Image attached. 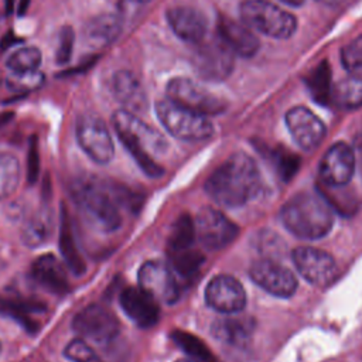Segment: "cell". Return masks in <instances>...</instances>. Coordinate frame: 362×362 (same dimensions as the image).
I'll return each mask as SVG.
<instances>
[{
	"mask_svg": "<svg viewBox=\"0 0 362 362\" xmlns=\"http://www.w3.org/2000/svg\"><path fill=\"white\" fill-rule=\"evenodd\" d=\"M177 362H201V361H197V359H192V358H185V359H180Z\"/></svg>",
	"mask_w": 362,
	"mask_h": 362,
	"instance_id": "bcb514c9",
	"label": "cell"
},
{
	"mask_svg": "<svg viewBox=\"0 0 362 362\" xmlns=\"http://www.w3.org/2000/svg\"><path fill=\"white\" fill-rule=\"evenodd\" d=\"M250 279L276 297H291L297 290V279L284 266L270 259L255 262L249 270Z\"/></svg>",
	"mask_w": 362,
	"mask_h": 362,
	"instance_id": "9a60e30c",
	"label": "cell"
},
{
	"mask_svg": "<svg viewBox=\"0 0 362 362\" xmlns=\"http://www.w3.org/2000/svg\"><path fill=\"white\" fill-rule=\"evenodd\" d=\"M198 45L194 58L197 74L209 81H223L232 72L233 54L219 38Z\"/></svg>",
	"mask_w": 362,
	"mask_h": 362,
	"instance_id": "4fadbf2b",
	"label": "cell"
},
{
	"mask_svg": "<svg viewBox=\"0 0 362 362\" xmlns=\"http://www.w3.org/2000/svg\"><path fill=\"white\" fill-rule=\"evenodd\" d=\"M75 44V31L71 25H64L58 34V47L55 51V61L58 65H65L71 59Z\"/></svg>",
	"mask_w": 362,
	"mask_h": 362,
	"instance_id": "74e56055",
	"label": "cell"
},
{
	"mask_svg": "<svg viewBox=\"0 0 362 362\" xmlns=\"http://www.w3.org/2000/svg\"><path fill=\"white\" fill-rule=\"evenodd\" d=\"M341 61L351 75L362 76V35L354 38L342 48Z\"/></svg>",
	"mask_w": 362,
	"mask_h": 362,
	"instance_id": "d590c367",
	"label": "cell"
},
{
	"mask_svg": "<svg viewBox=\"0 0 362 362\" xmlns=\"http://www.w3.org/2000/svg\"><path fill=\"white\" fill-rule=\"evenodd\" d=\"M167 21L173 33L182 41L199 44L208 33L205 16L191 6H174L167 10Z\"/></svg>",
	"mask_w": 362,
	"mask_h": 362,
	"instance_id": "d6986e66",
	"label": "cell"
},
{
	"mask_svg": "<svg viewBox=\"0 0 362 362\" xmlns=\"http://www.w3.org/2000/svg\"><path fill=\"white\" fill-rule=\"evenodd\" d=\"M21 167L18 158L6 151H0V201L11 197L20 184Z\"/></svg>",
	"mask_w": 362,
	"mask_h": 362,
	"instance_id": "f1b7e54d",
	"label": "cell"
},
{
	"mask_svg": "<svg viewBox=\"0 0 362 362\" xmlns=\"http://www.w3.org/2000/svg\"><path fill=\"white\" fill-rule=\"evenodd\" d=\"M112 90L123 107L132 113L144 112L147 109V95L139 78L127 71H116L112 78Z\"/></svg>",
	"mask_w": 362,
	"mask_h": 362,
	"instance_id": "7402d4cb",
	"label": "cell"
},
{
	"mask_svg": "<svg viewBox=\"0 0 362 362\" xmlns=\"http://www.w3.org/2000/svg\"><path fill=\"white\" fill-rule=\"evenodd\" d=\"M40 173V151H38V140L35 136H31L28 144L27 154V180L33 184L38 178Z\"/></svg>",
	"mask_w": 362,
	"mask_h": 362,
	"instance_id": "f35d334b",
	"label": "cell"
},
{
	"mask_svg": "<svg viewBox=\"0 0 362 362\" xmlns=\"http://www.w3.org/2000/svg\"><path fill=\"white\" fill-rule=\"evenodd\" d=\"M72 329L86 339L105 345L117 337L120 324L116 315L102 304H89L74 317Z\"/></svg>",
	"mask_w": 362,
	"mask_h": 362,
	"instance_id": "9c48e42d",
	"label": "cell"
},
{
	"mask_svg": "<svg viewBox=\"0 0 362 362\" xmlns=\"http://www.w3.org/2000/svg\"><path fill=\"white\" fill-rule=\"evenodd\" d=\"M194 239H195L194 221L189 218V215L184 214L174 223V228L168 239V250L188 249L192 246Z\"/></svg>",
	"mask_w": 362,
	"mask_h": 362,
	"instance_id": "d6a6232c",
	"label": "cell"
},
{
	"mask_svg": "<svg viewBox=\"0 0 362 362\" xmlns=\"http://www.w3.org/2000/svg\"><path fill=\"white\" fill-rule=\"evenodd\" d=\"M58 242H59V252L65 262V266L69 272L75 276H82L86 272L85 260L76 246V240L74 236L71 219L68 209L64 204H61L59 211V226H58Z\"/></svg>",
	"mask_w": 362,
	"mask_h": 362,
	"instance_id": "603a6c76",
	"label": "cell"
},
{
	"mask_svg": "<svg viewBox=\"0 0 362 362\" xmlns=\"http://www.w3.org/2000/svg\"><path fill=\"white\" fill-rule=\"evenodd\" d=\"M205 300L209 307L223 314H235L245 308L246 293L242 284L232 276H215L205 288Z\"/></svg>",
	"mask_w": 362,
	"mask_h": 362,
	"instance_id": "e0dca14e",
	"label": "cell"
},
{
	"mask_svg": "<svg viewBox=\"0 0 362 362\" xmlns=\"http://www.w3.org/2000/svg\"><path fill=\"white\" fill-rule=\"evenodd\" d=\"M167 98L204 116L218 115L226 109V102L222 98L185 76H175L168 81Z\"/></svg>",
	"mask_w": 362,
	"mask_h": 362,
	"instance_id": "52a82bcc",
	"label": "cell"
},
{
	"mask_svg": "<svg viewBox=\"0 0 362 362\" xmlns=\"http://www.w3.org/2000/svg\"><path fill=\"white\" fill-rule=\"evenodd\" d=\"M171 337L175 341V344L187 355H189V358L201 362H214L209 349L205 346V344L201 339L195 338L188 332H181V331H174Z\"/></svg>",
	"mask_w": 362,
	"mask_h": 362,
	"instance_id": "836d02e7",
	"label": "cell"
},
{
	"mask_svg": "<svg viewBox=\"0 0 362 362\" xmlns=\"http://www.w3.org/2000/svg\"><path fill=\"white\" fill-rule=\"evenodd\" d=\"M139 286L157 303L173 304L180 297V286L173 269L160 260H148L139 269Z\"/></svg>",
	"mask_w": 362,
	"mask_h": 362,
	"instance_id": "8fae6325",
	"label": "cell"
},
{
	"mask_svg": "<svg viewBox=\"0 0 362 362\" xmlns=\"http://www.w3.org/2000/svg\"><path fill=\"white\" fill-rule=\"evenodd\" d=\"M14 117V113L13 112H3L0 113V129L4 127L6 124H8Z\"/></svg>",
	"mask_w": 362,
	"mask_h": 362,
	"instance_id": "b9f144b4",
	"label": "cell"
},
{
	"mask_svg": "<svg viewBox=\"0 0 362 362\" xmlns=\"http://www.w3.org/2000/svg\"><path fill=\"white\" fill-rule=\"evenodd\" d=\"M0 351H1V344H0Z\"/></svg>",
	"mask_w": 362,
	"mask_h": 362,
	"instance_id": "7dc6e473",
	"label": "cell"
},
{
	"mask_svg": "<svg viewBox=\"0 0 362 362\" xmlns=\"http://www.w3.org/2000/svg\"><path fill=\"white\" fill-rule=\"evenodd\" d=\"M4 10H6V14H11L13 10H14V0H6L4 1Z\"/></svg>",
	"mask_w": 362,
	"mask_h": 362,
	"instance_id": "ee69618b",
	"label": "cell"
},
{
	"mask_svg": "<svg viewBox=\"0 0 362 362\" xmlns=\"http://www.w3.org/2000/svg\"><path fill=\"white\" fill-rule=\"evenodd\" d=\"M284 3H287V4H290V6H296V7H298V6H301L305 0H283Z\"/></svg>",
	"mask_w": 362,
	"mask_h": 362,
	"instance_id": "f6af8a7d",
	"label": "cell"
},
{
	"mask_svg": "<svg viewBox=\"0 0 362 362\" xmlns=\"http://www.w3.org/2000/svg\"><path fill=\"white\" fill-rule=\"evenodd\" d=\"M76 141L82 151L98 164H107L115 156V146L105 122L92 113L82 115L76 122Z\"/></svg>",
	"mask_w": 362,
	"mask_h": 362,
	"instance_id": "ba28073f",
	"label": "cell"
},
{
	"mask_svg": "<svg viewBox=\"0 0 362 362\" xmlns=\"http://www.w3.org/2000/svg\"><path fill=\"white\" fill-rule=\"evenodd\" d=\"M64 355L71 362H102L98 354L83 341V339H72L64 349Z\"/></svg>",
	"mask_w": 362,
	"mask_h": 362,
	"instance_id": "8d00e7d4",
	"label": "cell"
},
{
	"mask_svg": "<svg viewBox=\"0 0 362 362\" xmlns=\"http://www.w3.org/2000/svg\"><path fill=\"white\" fill-rule=\"evenodd\" d=\"M96 61H98V55H92L90 58L85 59L81 65H76V66H74V68H71V69L62 71V72L59 74V76H71V75H76V74H83V72H86L88 69H90V68L96 64Z\"/></svg>",
	"mask_w": 362,
	"mask_h": 362,
	"instance_id": "ab89813d",
	"label": "cell"
},
{
	"mask_svg": "<svg viewBox=\"0 0 362 362\" xmlns=\"http://www.w3.org/2000/svg\"><path fill=\"white\" fill-rule=\"evenodd\" d=\"M339 109H358L362 106V76L349 75L332 83L329 100Z\"/></svg>",
	"mask_w": 362,
	"mask_h": 362,
	"instance_id": "484cf974",
	"label": "cell"
},
{
	"mask_svg": "<svg viewBox=\"0 0 362 362\" xmlns=\"http://www.w3.org/2000/svg\"><path fill=\"white\" fill-rule=\"evenodd\" d=\"M262 181L256 163L245 153L226 158L206 180L208 195L219 205L238 208L252 201L260 191Z\"/></svg>",
	"mask_w": 362,
	"mask_h": 362,
	"instance_id": "6da1fadb",
	"label": "cell"
},
{
	"mask_svg": "<svg viewBox=\"0 0 362 362\" xmlns=\"http://www.w3.org/2000/svg\"><path fill=\"white\" fill-rule=\"evenodd\" d=\"M355 165L356 158L351 146L338 141L324 154L320 164V177L328 187L339 188L351 181Z\"/></svg>",
	"mask_w": 362,
	"mask_h": 362,
	"instance_id": "2e32d148",
	"label": "cell"
},
{
	"mask_svg": "<svg viewBox=\"0 0 362 362\" xmlns=\"http://www.w3.org/2000/svg\"><path fill=\"white\" fill-rule=\"evenodd\" d=\"M170 252V263L171 269L175 273V276H181L182 279L192 277L201 263L202 257L198 252L192 250V247L181 249V250H168Z\"/></svg>",
	"mask_w": 362,
	"mask_h": 362,
	"instance_id": "f546056e",
	"label": "cell"
},
{
	"mask_svg": "<svg viewBox=\"0 0 362 362\" xmlns=\"http://www.w3.org/2000/svg\"><path fill=\"white\" fill-rule=\"evenodd\" d=\"M216 31L218 38L233 55L250 58L260 48V41L257 35L243 21H238L228 16H219L216 23Z\"/></svg>",
	"mask_w": 362,
	"mask_h": 362,
	"instance_id": "ac0fdd59",
	"label": "cell"
},
{
	"mask_svg": "<svg viewBox=\"0 0 362 362\" xmlns=\"http://www.w3.org/2000/svg\"><path fill=\"white\" fill-rule=\"evenodd\" d=\"M287 129L294 141L304 150H314L327 134L324 122L305 106H294L286 113Z\"/></svg>",
	"mask_w": 362,
	"mask_h": 362,
	"instance_id": "5bb4252c",
	"label": "cell"
},
{
	"mask_svg": "<svg viewBox=\"0 0 362 362\" xmlns=\"http://www.w3.org/2000/svg\"><path fill=\"white\" fill-rule=\"evenodd\" d=\"M195 238L209 250H218L235 240L239 233L238 226L221 211L204 208L194 221Z\"/></svg>",
	"mask_w": 362,
	"mask_h": 362,
	"instance_id": "30bf717a",
	"label": "cell"
},
{
	"mask_svg": "<svg viewBox=\"0 0 362 362\" xmlns=\"http://www.w3.org/2000/svg\"><path fill=\"white\" fill-rule=\"evenodd\" d=\"M124 314L139 327H153L160 317L158 303L140 287H126L119 296Z\"/></svg>",
	"mask_w": 362,
	"mask_h": 362,
	"instance_id": "ffe728a7",
	"label": "cell"
},
{
	"mask_svg": "<svg viewBox=\"0 0 362 362\" xmlns=\"http://www.w3.org/2000/svg\"><path fill=\"white\" fill-rule=\"evenodd\" d=\"M33 279L52 294H65L69 291L68 276L61 262L51 253L37 257L31 266Z\"/></svg>",
	"mask_w": 362,
	"mask_h": 362,
	"instance_id": "44dd1931",
	"label": "cell"
},
{
	"mask_svg": "<svg viewBox=\"0 0 362 362\" xmlns=\"http://www.w3.org/2000/svg\"><path fill=\"white\" fill-rule=\"evenodd\" d=\"M239 14L253 31L276 40H287L297 30L296 17L267 0H246L239 6Z\"/></svg>",
	"mask_w": 362,
	"mask_h": 362,
	"instance_id": "8992f818",
	"label": "cell"
},
{
	"mask_svg": "<svg viewBox=\"0 0 362 362\" xmlns=\"http://www.w3.org/2000/svg\"><path fill=\"white\" fill-rule=\"evenodd\" d=\"M250 318H222L212 325V335L228 345H242L253 331Z\"/></svg>",
	"mask_w": 362,
	"mask_h": 362,
	"instance_id": "4316f807",
	"label": "cell"
},
{
	"mask_svg": "<svg viewBox=\"0 0 362 362\" xmlns=\"http://www.w3.org/2000/svg\"><path fill=\"white\" fill-rule=\"evenodd\" d=\"M45 82V75L41 71H28V72H11L7 76L6 85L13 92H33L41 88Z\"/></svg>",
	"mask_w": 362,
	"mask_h": 362,
	"instance_id": "e575fe53",
	"label": "cell"
},
{
	"mask_svg": "<svg viewBox=\"0 0 362 362\" xmlns=\"http://www.w3.org/2000/svg\"><path fill=\"white\" fill-rule=\"evenodd\" d=\"M42 54L37 47H21L11 52L6 65L11 72H28L37 71L41 65Z\"/></svg>",
	"mask_w": 362,
	"mask_h": 362,
	"instance_id": "4dcf8cb0",
	"label": "cell"
},
{
	"mask_svg": "<svg viewBox=\"0 0 362 362\" xmlns=\"http://www.w3.org/2000/svg\"><path fill=\"white\" fill-rule=\"evenodd\" d=\"M122 27L123 18L120 14H99L86 23L83 28V37L90 45L106 47L116 41L122 33Z\"/></svg>",
	"mask_w": 362,
	"mask_h": 362,
	"instance_id": "cb8c5ba5",
	"label": "cell"
},
{
	"mask_svg": "<svg viewBox=\"0 0 362 362\" xmlns=\"http://www.w3.org/2000/svg\"><path fill=\"white\" fill-rule=\"evenodd\" d=\"M284 228L301 239H320L334 225V214L328 201L313 192L294 195L280 211Z\"/></svg>",
	"mask_w": 362,
	"mask_h": 362,
	"instance_id": "3957f363",
	"label": "cell"
},
{
	"mask_svg": "<svg viewBox=\"0 0 362 362\" xmlns=\"http://www.w3.org/2000/svg\"><path fill=\"white\" fill-rule=\"evenodd\" d=\"M308 82V88L311 95L314 96V99L320 103H328L329 100V93H331V88H332V82H331V71L327 62H321L310 75V78L307 79Z\"/></svg>",
	"mask_w": 362,
	"mask_h": 362,
	"instance_id": "1f68e13d",
	"label": "cell"
},
{
	"mask_svg": "<svg viewBox=\"0 0 362 362\" xmlns=\"http://www.w3.org/2000/svg\"><path fill=\"white\" fill-rule=\"evenodd\" d=\"M112 123L119 140L139 167L148 177H160L164 170L154 157L167 150V141L163 134L126 109L116 110L112 116Z\"/></svg>",
	"mask_w": 362,
	"mask_h": 362,
	"instance_id": "7a4b0ae2",
	"label": "cell"
},
{
	"mask_svg": "<svg viewBox=\"0 0 362 362\" xmlns=\"http://www.w3.org/2000/svg\"><path fill=\"white\" fill-rule=\"evenodd\" d=\"M72 197L92 228L109 233L122 226L119 202L112 191L110 181L96 177L79 180L72 187Z\"/></svg>",
	"mask_w": 362,
	"mask_h": 362,
	"instance_id": "277c9868",
	"label": "cell"
},
{
	"mask_svg": "<svg viewBox=\"0 0 362 362\" xmlns=\"http://www.w3.org/2000/svg\"><path fill=\"white\" fill-rule=\"evenodd\" d=\"M23 40L18 38L13 31H7V34L1 38L0 41V51H6L7 48H10L11 45H16L18 42H21Z\"/></svg>",
	"mask_w": 362,
	"mask_h": 362,
	"instance_id": "60d3db41",
	"label": "cell"
},
{
	"mask_svg": "<svg viewBox=\"0 0 362 362\" xmlns=\"http://www.w3.org/2000/svg\"><path fill=\"white\" fill-rule=\"evenodd\" d=\"M52 212L48 206L38 209L24 225L21 239L28 247H38L51 236L54 221Z\"/></svg>",
	"mask_w": 362,
	"mask_h": 362,
	"instance_id": "83f0119b",
	"label": "cell"
},
{
	"mask_svg": "<svg viewBox=\"0 0 362 362\" xmlns=\"http://www.w3.org/2000/svg\"><path fill=\"white\" fill-rule=\"evenodd\" d=\"M156 115L171 136L184 141H201L214 133L208 116L187 109L168 98L156 102Z\"/></svg>",
	"mask_w": 362,
	"mask_h": 362,
	"instance_id": "5b68a950",
	"label": "cell"
},
{
	"mask_svg": "<svg viewBox=\"0 0 362 362\" xmlns=\"http://www.w3.org/2000/svg\"><path fill=\"white\" fill-rule=\"evenodd\" d=\"M30 3H31V0H20L18 7H17V14H18L20 17H21V16H24V14L27 13Z\"/></svg>",
	"mask_w": 362,
	"mask_h": 362,
	"instance_id": "7bdbcfd3",
	"label": "cell"
},
{
	"mask_svg": "<svg viewBox=\"0 0 362 362\" xmlns=\"http://www.w3.org/2000/svg\"><path fill=\"white\" fill-rule=\"evenodd\" d=\"M291 257L298 273L314 286L325 287L337 277L335 260L321 249L301 246L294 249Z\"/></svg>",
	"mask_w": 362,
	"mask_h": 362,
	"instance_id": "7c38bea8",
	"label": "cell"
},
{
	"mask_svg": "<svg viewBox=\"0 0 362 362\" xmlns=\"http://www.w3.org/2000/svg\"><path fill=\"white\" fill-rule=\"evenodd\" d=\"M44 310L45 305L40 301L0 297V313L17 321L30 334H35L38 331V324L30 314L42 313Z\"/></svg>",
	"mask_w": 362,
	"mask_h": 362,
	"instance_id": "d4e9b609",
	"label": "cell"
}]
</instances>
